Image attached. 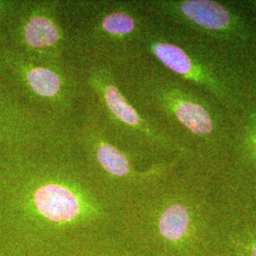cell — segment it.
<instances>
[{
	"label": "cell",
	"mask_w": 256,
	"mask_h": 256,
	"mask_svg": "<svg viewBox=\"0 0 256 256\" xmlns=\"http://www.w3.org/2000/svg\"><path fill=\"white\" fill-rule=\"evenodd\" d=\"M118 214L72 138L0 148V252L113 234Z\"/></svg>",
	"instance_id": "cell-1"
},
{
	"label": "cell",
	"mask_w": 256,
	"mask_h": 256,
	"mask_svg": "<svg viewBox=\"0 0 256 256\" xmlns=\"http://www.w3.org/2000/svg\"><path fill=\"white\" fill-rule=\"evenodd\" d=\"M66 58L79 68L116 70L137 59L151 23L142 2L64 0Z\"/></svg>",
	"instance_id": "cell-2"
},
{
	"label": "cell",
	"mask_w": 256,
	"mask_h": 256,
	"mask_svg": "<svg viewBox=\"0 0 256 256\" xmlns=\"http://www.w3.org/2000/svg\"><path fill=\"white\" fill-rule=\"evenodd\" d=\"M72 138L92 182L118 209L160 180L171 164L142 169L152 158L132 151L110 137L88 98L72 128Z\"/></svg>",
	"instance_id": "cell-3"
},
{
	"label": "cell",
	"mask_w": 256,
	"mask_h": 256,
	"mask_svg": "<svg viewBox=\"0 0 256 256\" xmlns=\"http://www.w3.org/2000/svg\"><path fill=\"white\" fill-rule=\"evenodd\" d=\"M0 90L28 108L70 126L86 100L81 68L68 60H32L1 39Z\"/></svg>",
	"instance_id": "cell-4"
},
{
	"label": "cell",
	"mask_w": 256,
	"mask_h": 256,
	"mask_svg": "<svg viewBox=\"0 0 256 256\" xmlns=\"http://www.w3.org/2000/svg\"><path fill=\"white\" fill-rule=\"evenodd\" d=\"M81 68L86 96L97 110L106 131L115 142L150 158L185 152L180 144L129 102L112 68L90 66Z\"/></svg>",
	"instance_id": "cell-5"
},
{
	"label": "cell",
	"mask_w": 256,
	"mask_h": 256,
	"mask_svg": "<svg viewBox=\"0 0 256 256\" xmlns=\"http://www.w3.org/2000/svg\"><path fill=\"white\" fill-rule=\"evenodd\" d=\"M0 39L34 61L68 60L64 0H4Z\"/></svg>",
	"instance_id": "cell-6"
},
{
	"label": "cell",
	"mask_w": 256,
	"mask_h": 256,
	"mask_svg": "<svg viewBox=\"0 0 256 256\" xmlns=\"http://www.w3.org/2000/svg\"><path fill=\"white\" fill-rule=\"evenodd\" d=\"M72 128L28 108L0 90V148L64 140L72 138Z\"/></svg>",
	"instance_id": "cell-7"
},
{
	"label": "cell",
	"mask_w": 256,
	"mask_h": 256,
	"mask_svg": "<svg viewBox=\"0 0 256 256\" xmlns=\"http://www.w3.org/2000/svg\"><path fill=\"white\" fill-rule=\"evenodd\" d=\"M152 18L173 27H185L212 34L234 30L236 20L229 10L208 0H153L142 2Z\"/></svg>",
	"instance_id": "cell-8"
},
{
	"label": "cell",
	"mask_w": 256,
	"mask_h": 256,
	"mask_svg": "<svg viewBox=\"0 0 256 256\" xmlns=\"http://www.w3.org/2000/svg\"><path fill=\"white\" fill-rule=\"evenodd\" d=\"M116 234L79 236L21 250L0 252V256H131Z\"/></svg>",
	"instance_id": "cell-9"
},
{
	"label": "cell",
	"mask_w": 256,
	"mask_h": 256,
	"mask_svg": "<svg viewBox=\"0 0 256 256\" xmlns=\"http://www.w3.org/2000/svg\"><path fill=\"white\" fill-rule=\"evenodd\" d=\"M252 132H254V134L252 136V140H250V149H254V152L256 154V128H252Z\"/></svg>",
	"instance_id": "cell-10"
},
{
	"label": "cell",
	"mask_w": 256,
	"mask_h": 256,
	"mask_svg": "<svg viewBox=\"0 0 256 256\" xmlns=\"http://www.w3.org/2000/svg\"><path fill=\"white\" fill-rule=\"evenodd\" d=\"M3 5H4V0H0V14H1V10L3 8Z\"/></svg>",
	"instance_id": "cell-11"
},
{
	"label": "cell",
	"mask_w": 256,
	"mask_h": 256,
	"mask_svg": "<svg viewBox=\"0 0 256 256\" xmlns=\"http://www.w3.org/2000/svg\"><path fill=\"white\" fill-rule=\"evenodd\" d=\"M254 256H256V245L254 248Z\"/></svg>",
	"instance_id": "cell-12"
}]
</instances>
